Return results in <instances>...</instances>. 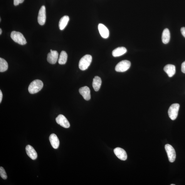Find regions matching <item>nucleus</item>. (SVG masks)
<instances>
[{
  "instance_id": "1",
  "label": "nucleus",
  "mask_w": 185,
  "mask_h": 185,
  "mask_svg": "<svg viewBox=\"0 0 185 185\" xmlns=\"http://www.w3.org/2000/svg\"><path fill=\"white\" fill-rule=\"evenodd\" d=\"M43 83L39 80H36L32 82L29 85V92L32 94H34L39 92L42 88Z\"/></svg>"
},
{
  "instance_id": "2",
  "label": "nucleus",
  "mask_w": 185,
  "mask_h": 185,
  "mask_svg": "<svg viewBox=\"0 0 185 185\" xmlns=\"http://www.w3.org/2000/svg\"><path fill=\"white\" fill-rule=\"evenodd\" d=\"M92 57L90 55H86L81 59L79 66L80 70H85L88 68L92 62Z\"/></svg>"
},
{
  "instance_id": "3",
  "label": "nucleus",
  "mask_w": 185,
  "mask_h": 185,
  "mask_svg": "<svg viewBox=\"0 0 185 185\" xmlns=\"http://www.w3.org/2000/svg\"><path fill=\"white\" fill-rule=\"evenodd\" d=\"M11 38L14 42L21 45H25L27 42L24 36L19 32L13 31L11 33Z\"/></svg>"
},
{
  "instance_id": "4",
  "label": "nucleus",
  "mask_w": 185,
  "mask_h": 185,
  "mask_svg": "<svg viewBox=\"0 0 185 185\" xmlns=\"http://www.w3.org/2000/svg\"><path fill=\"white\" fill-rule=\"evenodd\" d=\"M131 63L127 60H122L118 63L116 66L115 70L118 72H124L129 69Z\"/></svg>"
},
{
  "instance_id": "5",
  "label": "nucleus",
  "mask_w": 185,
  "mask_h": 185,
  "mask_svg": "<svg viewBox=\"0 0 185 185\" xmlns=\"http://www.w3.org/2000/svg\"><path fill=\"white\" fill-rule=\"evenodd\" d=\"M180 108L178 103H174L169 108L168 113L169 117L173 120L176 119L178 115Z\"/></svg>"
},
{
  "instance_id": "6",
  "label": "nucleus",
  "mask_w": 185,
  "mask_h": 185,
  "mask_svg": "<svg viewBox=\"0 0 185 185\" xmlns=\"http://www.w3.org/2000/svg\"><path fill=\"white\" fill-rule=\"evenodd\" d=\"M165 149L167 153L169 161L170 162H174L176 158V153L175 150L171 145L169 144L165 145Z\"/></svg>"
},
{
  "instance_id": "7",
  "label": "nucleus",
  "mask_w": 185,
  "mask_h": 185,
  "mask_svg": "<svg viewBox=\"0 0 185 185\" xmlns=\"http://www.w3.org/2000/svg\"><path fill=\"white\" fill-rule=\"evenodd\" d=\"M46 20V8L44 6H42L39 11L38 20L39 23L41 26L45 24Z\"/></svg>"
},
{
  "instance_id": "8",
  "label": "nucleus",
  "mask_w": 185,
  "mask_h": 185,
  "mask_svg": "<svg viewBox=\"0 0 185 185\" xmlns=\"http://www.w3.org/2000/svg\"><path fill=\"white\" fill-rule=\"evenodd\" d=\"M56 120L58 124L64 128H68L70 126L69 122L65 116L63 115H59L56 118Z\"/></svg>"
},
{
  "instance_id": "9",
  "label": "nucleus",
  "mask_w": 185,
  "mask_h": 185,
  "mask_svg": "<svg viewBox=\"0 0 185 185\" xmlns=\"http://www.w3.org/2000/svg\"><path fill=\"white\" fill-rule=\"evenodd\" d=\"M50 53L48 55L47 60L48 63L51 64H54L57 61L58 57V53L56 51L51 49Z\"/></svg>"
},
{
  "instance_id": "10",
  "label": "nucleus",
  "mask_w": 185,
  "mask_h": 185,
  "mask_svg": "<svg viewBox=\"0 0 185 185\" xmlns=\"http://www.w3.org/2000/svg\"><path fill=\"white\" fill-rule=\"evenodd\" d=\"M114 152L116 156L118 159L122 160H125L127 158L126 152L124 150L120 147L115 148L114 150Z\"/></svg>"
},
{
  "instance_id": "11",
  "label": "nucleus",
  "mask_w": 185,
  "mask_h": 185,
  "mask_svg": "<svg viewBox=\"0 0 185 185\" xmlns=\"http://www.w3.org/2000/svg\"><path fill=\"white\" fill-rule=\"evenodd\" d=\"M79 92L85 100H88L90 99V90L88 86H84L80 88L79 90Z\"/></svg>"
},
{
  "instance_id": "12",
  "label": "nucleus",
  "mask_w": 185,
  "mask_h": 185,
  "mask_svg": "<svg viewBox=\"0 0 185 185\" xmlns=\"http://www.w3.org/2000/svg\"><path fill=\"white\" fill-rule=\"evenodd\" d=\"M98 29L100 35L103 38L107 39L109 36V31L104 25L100 23L98 24Z\"/></svg>"
},
{
  "instance_id": "13",
  "label": "nucleus",
  "mask_w": 185,
  "mask_h": 185,
  "mask_svg": "<svg viewBox=\"0 0 185 185\" xmlns=\"http://www.w3.org/2000/svg\"><path fill=\"white\" fill-rule=\"evenodd\" d=\"M27 154L33 160H35L38 157L37 153L34 148L30 145H27L26 148Z\"/></svg>"
},
{
  "instance_id": "14",
  "label": "nucleus",
  "mask_w": 185,
  "mask_h": 185,
  "mask_svg": "<svg viewBox=\"0 0 185 185\" xmlns=\"http://www.w3.org/2000/svg\"><path fill=\"white\" fill-rule=\"evenodd\" d=\"M49 140L52 146L54 149H58L60 145V140L57 136L55 134H51L49 136Z\"/></svg>"
},
{
  "instance_id": "15",
  "label": "nucleus",
  "mask_w": 185,
  "mask_h": 185,
  "mask_svg": "<svg viewBox=\"0 0 185 185\" xmlns=\"http://www.w3.org/2000/svg\"><path fill=\"white\" fill-rule=\"evenodd\" d=\"M164 69L169 77H172L176 73V67L171 64L166 65L165 66Z\"/></svg>"
},
{
  "instance_id": "16",
  "label": "nucleus",
  "mask_w": 185,
  "mask_h": 185,
  "mask_svg": "<svg viewBox=\"0 0 185 185\" xmlns=\"http://www.w3.org/2000/svg\"><path fill=\"white\" fill-rule=\"evenodd\" d=\"M127 49L123 47L116 48L112 52V55L114 57H117L124 55L127 52Z\"/></svg>"
},
{
  "instance_id": "17",
  "label": "nucleus",
  "mask_w": 185,
  "mask_h": 185,
  "mask_svg": "<svg viewBox=\"0 0 185 185\" xmlns=\"http://www.w3.org/2000/svg\"><path fill=\"white\" fill-rule=\"evenodd\" d=\"M171 34L168 29H164L162 33V42L165 44H167L169 42Z\"/></svg>"
},
{
  "instance_id": "18",
  "label": "nucleus",
  "mask_w": 185,
  "mask_h": 185,
  "mask_svg": "<svg viewBox=\"0 0 185 185\" xmlns=\"http://www.w3.org/2000/svg\"><path fill=\"white\" fill-rule=\"evenodd\" d=\"M102 84V80L101 78L98 76H95L93 80L92 83L94 89L95 91L99 90Z\"/></svg>"
},
{
  "instance_id": "19",
  "label": "nucleus",
  "mask_w": 185,
  "mask_h": 185,
  "mask_svg": "<svg viewBox=\"0 0 185 185\" xmlns=\"http://www.w3.org/2000/svg\"><path fill=\"white\" fill-rule=\"evenodd\" d=\"M69 20V18L67 16H65L62 17L59 22V26L60 30H63L67 25Z\"/></svg>"
},
{
  "instance_id": "20",
  "label": "nucleus",
  "mask_w": 185,
  "mask_h": 185,
  "mask_svg": "<svg viewBox=\"0 0 185 185\" xmlns=\"http://www.w3.org/2000/svg\"><path fill=\"white\" fill-rule=\"evenodd\" d=\"M68 55L66 52L62 51L60 54L58 59V63L60 65H64L67 61Z\"/></svg>"
},
{
  "instance_id": "21",
  "label": "nucleus",
  "mask_w": 185,
  "mask_h": 185,
  "mask_svg": "<svg viewBox=\"0 0 185 185\" xmlns=\"http://www.w3.org/2000/svg\"><path fill=\"white\" fill-rule=\"evenodd\" d=\"M8 68V64L4 59L0 58V72H4L6 71Z\"/></svg>"
},
{
  "instance_id": "22",
  "label": "nucleus",
  "mask_w": 185,
  "mask_h": 185,
  "mask_svg": "<svg viewBox=\"0 0 185 185\" xmlns=\"http://www.w3.org/2000/svg\"><path fill=\"white\" fill-rule=\"evenodd\" d=\"M0 176L4 179H6L7 178V174L5 171L3 167H0Z\"/></svg>"
},
{
  "instance_id": "23",
  "label": "nucleus",
  "mask_w": 185,
  "mask_h": 185,
  "mask_svg": "<svg viewBox=\"0 0 185 185\" xmlns=\"http://www.w3.org/2000/svg\"><path fill=\"white\" fill-rule=\"evenodd\" d=\"M181 71L182 72L185 73V61L182 64Z\"/></svg>"
},
{
  "instance_id": "24",
  "label": "nucleus",
  "mask_w": 185,
  "mask_h": 185,
  "mask_svg": "<svg viewBox=\"0 0 185 185\" xmlns=\"http://www.w3.org/2000/svg\"><path fill=\"white\" fill-rule=\"evenodd\" d=\"M181 31L182 35L185 38V27H182L181 29Z\"/></svg>"
},
{
  "instance_id": "25",
  "label": "nucleus",
  "mask_w": 185,
  "mask_h": 185,
  "mask_svg": "<svg viewBox=\"0 0 185 185\" xmlns=\"http://www.w3.org/2000/svg\"><path fill=\"white\" fill-rule=\"evenodd\" d=\"M20 4L19 0H14V6L18 5Z\"/></svg>"
},
{
  "instance_id": "26",
  "label": "nucleus",
  "mask_w": 185,
  "mask_h": 185,
  "mask_svg": "<svg viewBox=\"0 0 185 185\" xmlns=\"http://www.w3.org/2000/svg\"><path fill=\"white\" fill-rule=\"evenodd\" d=\"M2 98V94L1 90H0V103H1Z\"/></svg>"
},
{
  "instance_id": "27",
  "label": "nucleus",
  "mask_w": 185,
  "mask_h": 185,
  "mask_svg": "<svg viewBox=\"0 0 185 185\" xmlns=\"http://www.w3.org/2000/svg\"><path fill=\"white\" fill-rule=\"evenodd\" d=\"M19 1L20 3H23L24 0H19Z\"/></svg>"
},
{
  "instance_id": "28",
  "label": "nucleus",
  "mask_w": 185,
  "mask_h": 185,
  "mask_svg": "<svg viewBox=\"0 0 185 185\" xmlns=\"http://www.w3.org/2000/svg\"><path fill=\"white\" fill-rule=\"evenodd\" d=\"M2 29H0V35H1V34L2 33Z\"/></svg>"
},
{
  "instance_id": "29",
  "label": "nucleus",
  "mask_w": 185,
  "mask_h": 185,
  "mask_svg": "<svg viewBox=\"0 0 185 185\" xmlns=\"http://www.w3.org/2000/svg\"><path fill=\"white\" fill-rule=\"evenodd\" d=\"M171 185H175V184H171Z\"/></svg>"
}]
</instances>
